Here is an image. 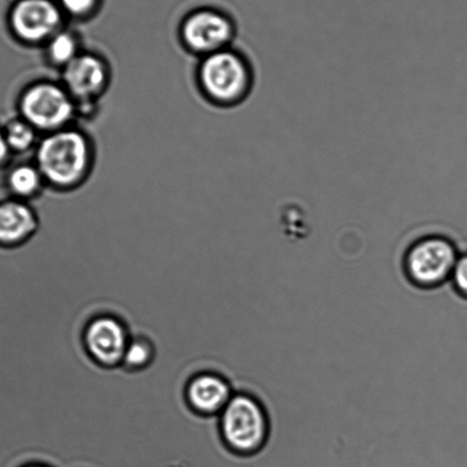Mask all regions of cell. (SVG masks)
<instances>
[{"label": "cell", "mask_w": 467, "mask_h": 467, "mask_svg": "<svg viewBox=\"0 0 467 467\" xmlns=\"http://www.w3.org/2000/svg\"><path fill=\"white\" fill-rule=\"evenodd\" d=\"M94 161L92 140L74 125L43 135L35 149V164L47 187L57 192L81 187L92 173Z\"/></svg>", "instance_id": "1"}, {"label": "cell", "mask_w": 467, "mask_h": 467, "mask_svg": "<svg viewBox=\"0 0 467 467\" xmlns=\"http://www.w3.org/2000/svg\"><path fill=\"white\" fill-rule=\"evenodd\" d=\"M197 81L208 101L221 108H235L252 93L254 69L246 54L233 47L202 57Z\"/></svg>", "instance_id": "2"}, {"label": "cell", "mask_w": 467, "mask_h": 467, "mask_svg": "<svg viewBox=\"0 0 467 467\" xmlns=\"http://www.w3.org/2000/svg\"><path fill=\"white\" fill-rule=\"evenodd\" d=\"M222 439L231 451L251 456L262 451L270 433L265 407L251 393L235 392L219 415Z\"/></svg>", "instance_id": "3"}, {"label": "cell", "mask_w": 467, "mask_h": 467, "mask_svg": "<svg viewBox=\"0 0 467 467\" xmlns=\"http://www.w3.org/2000/svg\"><path fill=\"white\" fill-rule=\"evenodd\" d=\"M16 108L17 115L42 135L66 129L77 118V103L61 81L37 80L26 86Z\"/></svg>", "instance_id": "4"}, {"label": "cell", "mask_w": 467, "mask_h": 467, "mask_svg": "<svg viewBox=\"0 0 467 467\" xmlns=\"http://www.w3.org/2000/svg\"><path fill=\"white\" fill-rule=\"evenodd\" d=\"M460 255V247L446 235H425L408 249L405 258L408 278L419 287H439L451 281Z\"/></svg>", "instance_id": "5"}, {"label": "cell", "mask_w": 467, "mask_h": 467, "mask_svg": "<svg viewBox=\"0 0 467 467\" xmlns=\"http://www.w3.org/2000/svg\"><path fill=\"white\" fill-rule=\"evenodd\" d=\"M237 26L225 13L202 8L185 17L180 38L188 52L201 57L234 47Z\"/></svg>", "instance_id": "6"}, {"label": "cell", "mask_w": 467, "mask_h": 467, "mask_svg": "<svg viewBox=\"0 0 467 467\" xmlns=\"http://www.w3.org/2000/svg\"><path fill=\"white\" fill-rule=\"evenodd\" d=\"M65 15L53 0H19L8 17L16 42L28 47H44L63 29Z\"/></svg>", "instance_id": "7"}, {"label": "cell", "mask_w": 467, "mask_h": 467, "mask_svg": "<svg viewBox=\"0 0 467 467\" xmlns=\"http://www.w3.org/2000/svg\"><path fill=\"white\" fill-rule=\"evenodd\" d=\"M131 338L129 325L120 317L102 314L88 321L83 342L90 359L103 368H117L122 364Z\"/></svg>", "instance_id": "8"}, {"label": "cell", "mask_w": 467, "mask_h": 467, "mask_svg": "<svg viewBox=\"0 0 467 467\" xmlns=\"http://www.w3.org/2000/svg\"><path fill=\"white\" fill-rule=\"evenodd\" d=\"M111 80L110 66L99 54L83 51L61 70V84L76 103H98Z\"/></svg>", "instance_id": "9"}, {"label": "cell", "mask_w": 467, "mask_h": 467, "mask_svg": "<svg viewBox=\"0 0 467 467\" xmlns=\"http://www.w3.org/2000/svg\"><path fill=\"white\" fill-rule=\"evenodd\" d=\"M40 228L37 212L30 202L8 197L0 201V249L26 247Z\"/></svg>", "instance_id": "10"}, {"label": "cell", "mask_w": 467, "mask_h": 467, "mask_svg": "<svg viewBox=\"0 0 467 467\" xmlns=\"http://www.w3.org/2000/svg\"><path fill=\"white\" fill-rule=\"evenodd\" d=\"M234 389L225 376L202 371L192 376L185 388V399L192 410L205 417H217L224 410Z\"/></svg>", "instance_id": "11"}, {"label": "cell", "mask_w": 467, "mask_h": 467, "mask_svg": "<svg viewBox=\"0 0 467 467\" xmlns=\"http://www.w3.org/2000/svg\"><path fill=\"white\" fill-rule=\"evenodd\" d=\"M4 184L10 197L28 202L37 198L47 187L35 161L17 162L11 166L4 178Z\"/></svg>", "instance_id": "12"}, {"label": "cell", "mask_w": 467, "mask_h": 467, "mask_svg": "<svg viewBox=\"0 0 467 467\" xmlns=\"http://www.w3.org/2000/svg\"><path fill=\"white\" fill-rule=\"evenodd\" d=\"M45 58L54 67L62 70L83 52L78 35L63 28L44 47Z\"/></svg>", "instance_id": "13"}, {"label": "cell", "mask_w": 467, "mask_h": 467, "mask_svg": "<svg viewBox=\"0 0 467 467\" xmlns=\"http://www.w3.org/2000/svg\"><path fill=\"white\" fill-rule=\"evenodd\" d=\"M3 130L13 154H22L35 150L42 138V134L19 115L8 119Z\"/></svg>", "instance_id": "14"}, {"label": "cell", "mask_w": 467, "mask_h": 467, "mask_svg": "<svg viewBox=\"0 0 467 467\" xmlns=\"http://www.w3.org/2000/svg\"><path fill=\"white\" fill-rule=\"evenodd\" d=\"M156 358L157 347L151 337L142 334L131 335L121 366L130 371L144 370L153 364Z\"/></svg>", "instance_id": "15"}, {"label": "cell", "mask_w": 467, "mask_h": 467, "mask_svg": "<svg viewBox=\"0 0 467 467\" xmlns=\"http://www.w3.org/2000/svg\"><path fill=\"white\" fill-rule=\"evenodd\" d=\"M57 4L63 15L81 20L93 15L99 0H57Z\"/></svg>", "instance_id": "16"}, {"label": "cell", "mask_w": 467, "mask_h": 467, "mask_svg": "<svg viewBox=\"0 0 467 467\" xmlns=\"http://www.w3.org/2000/svg\"><path fill=\"white\" fill-rule=\"evenodd\" d=\"M451 283L456 292L467 298V252L462 253L453 267Z\"/></svg>", "instance_id": "17"}, {"label": "cell", "mask_w": 467, "mask_h": 467, "mask_svg": "<svg viewBox=\"0 0 467 467\" xmlns=\"http://www.w3.org/2000/svg\"><path fill=\"white\" fill-rule=\"evenodd\" d=\"M13 153L8 147L5 134H4L3 126H0V169L5 167L10 162Z\"/></svg>", "instance_id": "18"}, {"label": "cell", "mask_w": 467, "mask_h": 467, "mask_svg": "<svg viewBox=\"0 0 467 467\" xmlns=\"http://www.w3.org/2000/svg\"><path fill=\"white\" fill-rule=\"evenodd\" d=\"M22 467H52V466L45 465V464H43V462H30V464H26Z\"/></svg>", "instance_id": "19"}]
</instances>
